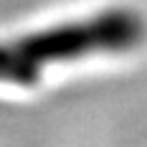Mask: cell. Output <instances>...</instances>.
I'll use <instances>...</instances> for the list:
<instances>
[{"instance_id":"1","label":"cell","mask_w":147,"mask_h":147,"mask_svg":"<svg viewBox=\"0 0 147 147\" xmlns=\"http://www.w3.org/2000/svg\"><path fill=\"white\" fill-rule=\"evenodd\" d=\"M145 38V20L127 8H112L89 20L61 23L10 43H0V81L30 86L41 69L56 61L81 59L99 51H129Z\"/></svg>"}]
</instances>
